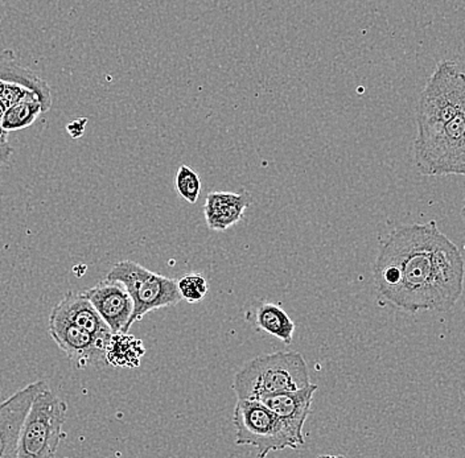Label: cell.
Segmentation results:
<instances>
[{"label": "cell", "instance_id": "cell-20", "mask_svg": "<svg viewBox=\"0 0 465 458\" xmlns=\"http://www.w3.org/2000/svg\"><path fill=\"white\" fill-rule=\"evenodd\" d=\"M3 56H5V51L0 52V63H2ZM13 153L14 148L11 147L10 143H0V167H2V165L7 164L8 161H10Z\"/></svg>", "mask_w": 465, "mask_h": 458}, {"label": "cell", "instance_id": "cell-6", "mask_svg": "<svg viewBox=\"0 0 465 458\" xmlns=\"http://www.w3.org/2000/svg\"><path fill=\"white\" fill-rule=\"evenodd\" d=\"M66 410V403L52 393L48 385L40 391L25 417L17 457H54L63 440Z\"/></svg>", "mask_w": 465, "mask_h": 458}, {"label": "cell", "instance_id": "cell-10", "mask_svg": "<svg viewBox=\"0 0 465 458\" xmlns=\"http://www.w3.org/2000/svg\"><path fill=\"white\" fill-rule=\"evenodd\" d=\"M100 313L102 320L115 333L129 332V321L134 311L133 298L121 281L104 278L92 288L83 291Z\"/></svg>", "mask_w": 465, "mask_h": 458}, {"label": "cell", "instance_id": "cell-9", "mask_svg": "<svg viewBox=\"0 0 465 458\" xmlns=\"http://www.w3.org/2000/svg\"><path fill=\"white\" fill-rule=\"evenodd\" d=\"M46 387L44 381L34 382L0 403V458H16L20 434L25 417L37 394Z\"/></svg>", "mask_w": 465, "mask_h": 458}, {"label": "cell", "instance_id": "cell-7", "mask_svg": "<svg viewBox=\"0 0 465 458\" xmlns=\"http://www.w3.org/2000/svg\"><path fill=\"white\" fill-rule=\"evenodd\" d=\"M106 278L121 281L133 298L134 311L129 321V329L148 313L174 307L183 300L177 288V281L150 271L133 260L116 263Z\"/></svg>", "mask_w": 465, "mask_h": 458}, {"label": "cell", "instance_id": "cell-16", "mask_svg": "<svg viewBox=\"0 0 465 458\" xmlns=\"http://www.w3.org/2000/svg\"><path fill=\"white\" fill-rule=\"evenodd\" d=\"M49 112V107L39 98H28L8 107L3 115L2 126L5 132H22Z\"/></svg>", "mask_w": 465, "mask_h": 458}, {"label": "cell", "instance_id": "cell-22", "mask_svg": "<svg viewBox=\"0 0 465 458\" xmlns=\"http://www.w3.org/2000/svg\"><path fill=\"white\" fill-rule=\"evenodd\" d=\"M461 216H463V219H465V197H464V205H463V209H461Z\"/></svg>", "mask_w": 465, "mask_h": 458}, {"label": "cell", "instance_id": "cell-12", "mask_svg": "<svg viewBox=\"0 0 465 458\" xmlns=\"http://www.w3.org/2000/svg\"><path fill=\"white\" fill-rule=\"evenodd\" d=\"M51 316L65 318L81 329L92 333L98 340L109 345L113 332L107 324L102 320L100 313L95 311L89 298L84 292L68 291L63 300L52 309Z\"/></svg>", "mask_w": 465, "mask_h": 458}, {"label": "cell", "instance_id": "cell-5", "mask_svg": "<svg viewBox=\"0 0 465 458\" xmlns=\"http://www.w3.org/2000/svg\"><path fill=\"white\" fill-rule=\"evenodd\" d=\"M414 161L426 176H465V110L435 132L417 135Z\"/></svg>", "mask_w": 465, "mask_h": 458}, {"label": "cell", "instance_id": "cell-4", "mask_svg": "<svg viewBox=\"0 0 465 458\" xmlns=\"http://www.w3.org/2000/svg\"><path fill=\"white\" fill-rule=\"evenodd\" d=\"M465 110V73L453 61L438 63L418 104V135L435 132Z\"/></svg>", "mask_w": 465, "mask_h": 458}, {"label": "cell", "instance_id": "cell-21", "mask_svg": "<svg viewBox=\"0 0 465 458\" xmlns=\"http://www.w3.org/2000/svg\"><path fill=\"white\" fill-rule=\"evenodd\" d=\"M5 104L0 102V143L7 144L8 143V132H5V130H3L2 122H3V115H5Z\"/></svg>", "mask_w": 465, "mask_h": 458}, {"label": "cell", "instance_id": "cell-17", "mask_svg": "<svg viewBox=\"0 0 465 458\" xmlns=\"http://www.w3.org/2000/svg\"><path fill=\"white\" fill-rule=\"evenodd\" d=\"M176 190L180 197L189 204L194 205L202 192V180L188 165H180L176 175Z\"/></svg>", "mask_w": 465, "mask_h": 458}, {"label": "cell", "instance_id": "cell-11", "mask_svg": "<svg viewBox=\"0 0 465 458\" xmlns=\"http://www.w3.org/2000/svg\"><path fill=\"white\" fill-rule=\"evenodd\" d=\"M318 390L319 385L310 384L301 390L264 396L260 402L278 414L296 437L305 443L303 428L312 408L313 396Z\"/></svg>", "mask_w": 465, "mask_h": 458}, {"label": "cell", "instance_id": "cell-15", "mask_svg": "<svg viewBox=\"0 0 465 458\" xmlns=\"http://www.w3.org/2000/svg\"><path fill=\"white\" fill-rule=\"evenodd\" d=\"M255 323L260 329L274 336L286 345L292 342L295 324L283 308L275 304H263L257 311Z\"/></svg>", "mask_w": 465, "mask_h": 458}, {"label": "cell", "instance_id": "cell-14", "mask_svg": "<svg viewBox=\"0 0 465 458\" xmlns=\"http://www.w3.org/2000/svg\"><path fill=\"white\" fill-rule=\"evenodd\" d=\"M144 355L143 342L129 333H115L107 345L104 358L110 366L135 369L141 366Z\"/></svg>", "mask_w": 465, "mask_h": 458}, {"label": "cell", "instance_id": "cell-13", "mask_svg": "<svg viewBox=\"0 0 465 458\" xmlns=\"http://www.w3.org/2000/svg\"><path fill=\"white\" fill-rule=\"evenodd\" d=\"M252 194L241 192H212L206 196L203 214L209 229L225 231L243 219V214L252 205Z\"/></svg>", "mask_w": 465, "mask_h": 458}, {"label": "cell", "instance_id": "cell-1", "mask_svg": "<svg viewBox=\"0 0 465 458\" xmlns=\"http://www.w3.org/2000/svg\"><path fill=\"white\" fill-rule=\"evenodd\" d=\"M464 278L461 251L434 221L395 229L374 265L378 294L410 313L450 311L463 295Z\"/></svg>", "mask_w": 465, "mask_h": 458}, {"label": "cell", "instance_id": "cell-8", "mask_svg": "<svg viewBox=\"0 0 465 458\" xmlns=\"http://www.w3.org/2000/svg\"><path fill=\"white\" fill-rule=\"evenodd\" d=\"M49 335L68 356L74 369L84 370L90 366L107 365L104 358L107 344L65 318L49 316Z\"/></svg>", "mask_w": 465, "mask_h": 458}, {"label": "cell", "instance_id": "cell-3", "mask_svg": "<svg viewBox=\"0 0 465 458\" xmlns=\"http://www.w3.org/2000/svg\"><path fill=\"white\" fill-rule=\"evenodd\" d=\"M232 423L237 445L254 446L258 456L304 445L289 425L260 400H238Z\"/></svg>", "mask_w": 465, "mask_h": 458}, {"label": "cell", "instance_id": "cell-2", "mask_svg": "<svg viewBox=\"0 0 465 458\" xmlns=\"http://www.w3.org/2000/svg\"><path fill=\"white\" fill-rule=\"evenodd\" d=\"M310 384L304 356L298 352H279L247 362L235 374L232 391L238 400H261L274 394L301 390Z\"/></svg>", "mask_w": 465, "mask_h": 458}, {"label": "cell", "instance_id": "cell-19", "mask_svg": "<svg viewBox=\"0 0 465 458\" xmlns=\"http://www.w3.org/2000/svg\"><path fill=\"white\" fill-rule=\"evenodd\" d=\"M86 124V118L74 119V121H72L71 123L66 126V132L71 135V138L80 139L81 136L84 135V132H85Z\"/></svg>", "mask_w": 465, "mask_h": 458}, {"label": "cell", "instance_id": "cell-18", "mask_svg": "<svg viewBox=\"0 0 465 458\" xmlns=\"http://www.w3.org/2000/svg\"><path fill=\"white\" fill-rule=\"evenodd\" d=\"M180 296L188 303H200L208 294V281L200 274L185 275L177 281Z\"/></svg>", "mask_w": 465, "mask_h": 458}]
</instances>
